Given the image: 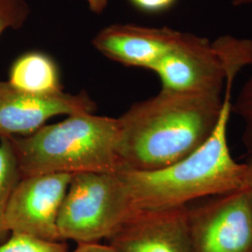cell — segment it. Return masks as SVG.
Returning a JSON list of instances; mask_svg holds the SVG:
<instances>
[{
    "instance_id": "obj_7",
    "label": "cell",
    "mask_w": 252,
    "mask_h": 252,
    "mask_svg": "<svg viewBox=\"0 0 252 252\" xmlns=\"http://www.w3.org/2000/svg\"><path fill=\"white\" fill-rule=\"evenodd\" d=\"M161 90L186 94L224 93L225 71L214 42L184 33L180 43L164 54L152 69Z\"/></svg>"
},
{
    "instance_id": "obj_9",
    "label": "cell",
    "mask_w": 252,
    "mask_h": 252,
    "mask_svg": "<svg viewBox=\"0 0 252 252\" xmlns=\"http://www.w3.org/2000/svg\"><path fill=\"white\" fill-rule=\"evenodd\" d=\"M94 109L95 103L84 92L37 95L0 80V137L29 135L54 116L94 113Z\"/></svg>"
},
{
    "instance_id": "obj_18",
    "label": "cell",
    "mask_w": 252,
    "mask_h": 252,
    "mask_svg": "<svg viewBox=\"0 0 252 252\" xmlns=\"http://www.w3.org/2000/svg\"><path fill=\"white\" fill-rule=\"evenodd\" d=\"M252 157L244 162L245 171H244L243 188L248 189L252 197Z\"/></svg>"
},
{
    "instance_id": "obj_11",
    "label": "cell",
    "mask_w": 252,
    "mask_h": 252,
    "mask_svg": "<svg viewBox=\"0 0 252 252\" xmlns=\"http://www.w3.org/2000/svg\"><path fill=\"white\" fill-rule=\"evenodd\" d=\"M8 81L18 90L37 95L63 92L57 64L41 52H29L18 57L10 66Z\"/></svg>"
},
{
    "instance_id": "obj_12",
    "label": "cell",
    "mask_w": 252,
    "mask_h": 252,
    "mask_svg": "<svg viewBox=\"0 0 252 252\" xmlns=\"http://www.w3.org/2000/svg\"><path fill=\"white\" fill-rule=\"evenodd\" d=\"M22 178L23 175L9 138L0 137V244L7 239L9 234L6 227V212Z\"/></svg>"
},
{
    "instance_id": "obj_10",
    "label": "cell",
    "mask_w": 252,
    "mask_h": 252,
    "mask_svg": "<svg viewBox=\"0 0 252 252\" xmlns=\"http://www.w3.org/2000/svg\"><path fill=\"white\" fill-rule=\"evenodd\" d=\"M184 33L169 27L115 24L100 30L93 45L118 63L152 70L164 54L180 43Z\"/></svg>"
},
{
    "instance_id": "obj_6",
    "label": "cell",
    "mask_w": 252,
    "mask_h": 252,
    "mask_svg": "<svg viewBox=\"0 0 252 252\" xmlns=\"http://www.w3.org/2000/svg\"><path fill=\"white\" fill-rule=\"evenodd\" d=\"M72 177L68 174L23 177L6 212L9 234L63 241L58 231V216Z\"/></svg>"
},
{
    "instance_id": "obj_14",
    "label": "cell",
    "mask_w": 252,
    "mask_h": 252,
    "mask_svg": "<svg viewBox=\"0 0 252 252\" xmlns=\"http://www.w3.org/2000/svg\"><path fill=\"white\" fill-rule=\"evenodd\" d=\"M232 113L236 114L243 123L242 143L247 153L252 154V75L246 81L234 102Z\"/></svg>"
},
{
    "instance_id": "obj_19",
    "label": "cell",
    "mask_w": 252,
    "mask_h": 252,
    "mask_svg": "<svg viewBox=\"0 0 252 252\" xmlns=\"http://www.w3.org/2000/svg\"><path fill=\"white\" fill-rule=\"evenodd\" d=\"M234 6H252V0H234L233 1Z\"/></svg>"
},
{
    "instance_id": "obj_4",
    "label": "cell",
    "mask_w": 252,
    "mask_h": 252,
    "mask_svg": "<svg viewBox=\"0 0 252 252\" xmlns=\"http://www.w3.org/2000/svg\"><path fill=\"white\" fill-rule=\"evenodd\" d=\"M133 209L120 173L73 175L58 216L63 241L96 243L107 239Z\"/></svg>"
},
{
    "instance_id": "obj_3",
    "label": "cell",
    "mask_w": 252,
    "mask_h": 252,
    "mask_svg": "<svg viewBox=\"0 0 252 252\" xmlns=\"http://www.w3.org/2000/svg\"><path fill=\"white\" fill-rule=\"evenodd\" d=\"M119 121L91 112L68 115L36 132L8 137L23 177L122 171L117 153Z\"/></svg>"
},
{
    "instance_id": "obj_16",
    "label": "cell",
    "mask_w": 252,
    "mask_h": 252,
    "mask_svg": "<svg viewBox=\"0 0 252 252\" xmlns=\"http://www.w3.org/2000/svg\"><path fill=\"white\" fill-rule=\"evenodd\" d=\"M136 8L146 12L157 13L170 9L177 0H130Z\"/></svg>"
},
{
    "instance_id": "obj_8",
    "label": "cell",
    "mask_w": 252,
    "mask_h": 252,
    "mask_svg": "<svg viewBox=\"0 0 252 252\" xmlns=\"http://www.w3.org/2000/svg\"><path fill=\"white\" fill-rule=\"evenodd\" d=\"M107 240L120 252H189L187 205L133 208Z\"/></svg>"
},
{
    "instance_id": "obj_17",
    "label": "cell",
    "mask_w": 252,
    "mask_h": 252,
    "mask_svg": "<svg viewBox=\"0 0 252 252\" xmlns=\"http://www.w3.org/2000/svg\"><path fill=\"white\" fill-rule=\"evenodd\" d=\"M71 252H120L115 248L108 245L96 243L78 244L77 248Z\"/></svg>"
},
{
    "instance_id": "obj_2",
    "label": "cell",
    "mask_w": 252,
    "mask_h": 252,
    "mask_svg": "<svg viewBox=\"0 0 252 252\" xmlns=\"http://www.w3.org/2000/svg\"><path fill=\"white\" fill-rule=\"evenodd\" d=\"M232 102V89H225L215 131L188 157L152 171L119 172L133 208L186 206L209 195L243 188L245 165L234 160L227 137Z\"/></svg>"
},
{
    "instance_id": "obj_15",
    "label": "cell",
    "mask_w": 252,
    "mask_h": 252,
    "mask_svg": "<svg viewBox=\"0 0 252 252\" xmlns=\"http://www.w3.org/2000/svg\"><path fill=\"white\" fill-rule=\"evenodd\" d=\"M29 12L27 0H0V36L8 29L22 27Z\"/></svg>"
},
{
    "instance_id": "obj_5",
    "label": "cell",
    "mask_w": 252,
    "mask_h": 252,
    "mask_svg": "<svg viewBox=\"0 0 252 252\" xmlns=\"http://www.w3.org/2000/svg\"><path fill=\"white\" fill-rule=\"evenodd\" d=\"M189 252H252V197L245 188L187 205Z\"/></svg>"
},
{
    "instance_id": "obj_1",
    "label": "cell",
    "mask_w": 252,
    "mask_h": 252,
    "mask_svg": "<svg viewBox=\"0 0 252 252\" xmlns=\"http://www.w3.org/2000/svg\"><path fill=\"white\" fill-rule=\"evenodd\" d=\"M223 100L224 93L161 90L134 104L118 118L122 171L160 169L196 152L215 131Z\"/></svg>"
},
{
    "instance_id": "obj_13",
    "label": "cell",
    "mask_w": 252,
    "mask_h": 252,
    "mask_svg": "<svg viewBox=\"0 0 252 252\" xmlns=\"http://www.w3.org/2000/svg\"><path fill=\"white\" fill-rule=\"evenodd\" d=\"M0 252H68L65 241H49L27 234H10L0 244Z\"/></svg>"
}]
</instances>
